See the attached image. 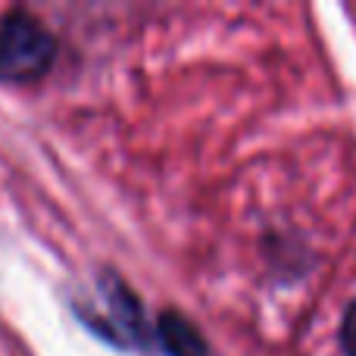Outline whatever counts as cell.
<instances>
[{
	"instance_id": "4",
	"label": "cell",
	"mask_w": 356,
	"mask_h": 356,
	"mask_svg": "<svg viewBox=\"0 0 356 356\" xmlns=\"http://www.w3.org/2000/svg\"><path fill=\"white\" fill-rule=\"evenodd\" d=\"M341 344H344L347 356H356V300L350 303L344 316V325H341Z\"/></svg>"
},
{
	"instance_id": "3",
	"label": "cell",
	"mask_w": 356,
	"mask_h": 356,
	"mask_svg": "<svg viewBox=\"0 0 356 356\" xmlns=\"http://www.w3.org/2000/svg\"><path fill=\"white\" fill-rule=\"evenodd\" d=\"M106 297H110V307H113V316H116L119 328L129 332L131 338L144 341V316H141V307H138V297L131 294L125 284H119L116 278L106 282Z\"/></svg>"
},
{
	"instance_id": "2",
	"label": "cell",
	"mask_w": 356,
	"mask_h": 356,
	"mask_svg": "<svg viewBox=\"0 0 356 356\" xmlns=\"http://www.w3.org/2000/svg\"><path fill=\"white\" fill-rule=\"evenodd\" d=\"M156 338L169 356H207V341L181 313L169 309L156 322Z\"/></svg>"
},
{
	"instance_id": "1",
	"label": "cell",
	"mask_w": 356,
	"mask_h": 356,
	"mask_svg": "<svg viewBox=\"0 0 356 356\" xmlns=\"http://www.w3.org/2000/svg\"><path fill=\"white\" fill-rule=\"evenodd\" d=\"M56 44L29 13L0 19V81H38L54 66Z\"/></svg>"
}]
</instances>
